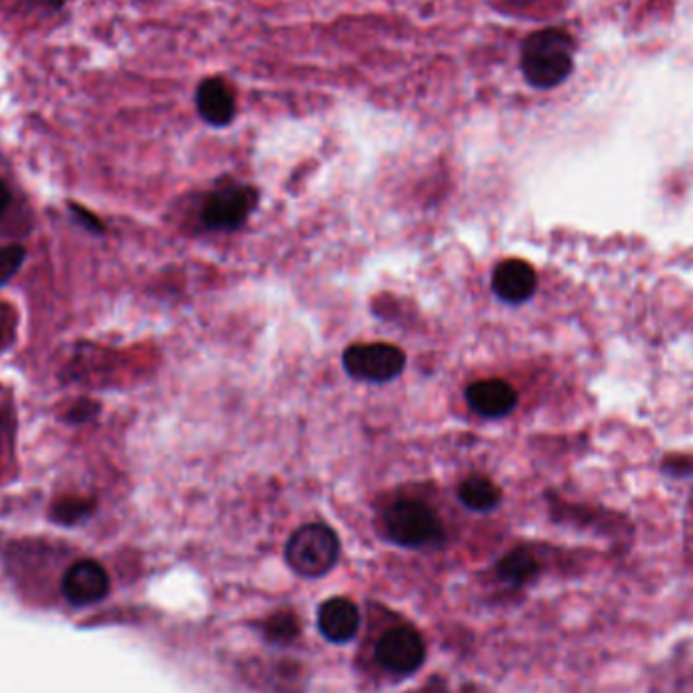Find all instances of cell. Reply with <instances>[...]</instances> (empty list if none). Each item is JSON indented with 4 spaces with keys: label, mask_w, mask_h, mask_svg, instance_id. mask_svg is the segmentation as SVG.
<instances>
[{
    "label": "cell",
    "mask_w": 693,
    "mask_h": 693,
    "mask_svg": "<svg viewBox=\"0 0 693 693\" xmlns=\"http://www.w3.org/2000/svg\"><path fill=\"white\" fill-rule=\"evenodd\" d=\"M61 589L71 604L86 606L104 599L110 589V578L102 564L93 560H81L66 572Z\"/></svg>",
    "instance_id": "7"
},
{
    "label": "cell",
    "mask_w": 693,
    "mask_h": 693,
    "mask_svg": "<svg viewBox=\"0 0 693 693\" xmlns=\"http://www.w3.org/2000/svg\"><path fill=\"white\" fill-rule=\"evenodd\" d=\"M23 262L24 250L21 245H0V287L19 272Z\"/></svg>",
    "instance_id": "14"
},
{
    "label": "cell",
    "mask_w": 693,
    "mask_h": 693,
    "mask_svg": "<svg viewBox=\"0 0 693 693\" xmlns=\"http://www.w3.org/2000/svg\"><path fill=\"white\" fill-rule=\"evenodd\" d=\"M31 2L41 9H47V11H59L66 4V0H31Z\"/></svg>",
    "instance_id": "19"
},
{
    "label": "cell",
    "mask_w": 693,
    "mask_h": 693,
    "mask_svg": "<svg viewBox=\"0 0 693 693\" xmlns=\"http://www.w3.org/2000/svg\"><path fill=\"white\" fill-rule=\"evenodd\" d=\"M499 574L511 584H523L538 574V562L533 560L532 554L518 550L501 560Z\"/></svg>",
    "instance_id": "13"
},
{
    "label": "cell",
    "mask_w": 693,
    "mask_h": 693,
    "mask_svg": "<svg viewBox=\"0 0 693 693\" xmlns=\"http://www.w3.org/2000/svg\"><path fill=\"white\" fill-rule=\"evenodd\" d=\"M90 509H92V503H88V501L68 499V501H61L56 508V520L61 521V523H76L83 515H88Z\"/></svg>",
    "instance_id": "16"
},
{
    "label": "cell",
    "mask_w": 693,
    "mask_h": 693,
    "mask_svg": "<svg viewBox=\"0 0 693 693\" xmlns=\"http://www.w3.org/2000/svg\"><path fill=\"white\" fill-rule=\"evenodd\" d=\"M9 201H11V193H9V187L4 185L0 181V215L4 213V209L9 208Z\"/></svg>",
    "instance_id": "20"
},
{
    "label": "cell",
    "mask_w": 693,
    "mask_h": 693,
    "mask_svg": "<svg viewBox=\"0 0 693 693\" xmlns=\"http://www.w3.org/2000/svg\"><path fill=\"white\" fill-rule=\"evenodd\" d=\"M574 70V39L562 29H543L521 47V71L538 90L564 83Z\"/></svg>",
    "instance_id": "1"
},
{
    "label": "cell",
    "mask_w": 693,
    "mask_h": 693,
    "mask_svg": "<svg viewBox=\"0 0 693 693\" xmlns=\"http://www.w3.org/2000/svg\"><path fill=\"white\" fill-rule=\"evenodd\" d=\"M385 528L393 542L404 548H428L442 540L439 515L420 501H398L385 513Z\"/></svg>",
    "instance_id": "3"
},
{
    "label": "cell",
    "mask_w": 693,
    "mask_h": 693,
    "mask_svg": "<svg viewBox=\"0 0 693 693\" xmlns=\"http://www.w3.org/2000/svg\"><path fill=\"white\" fill-rule=\"evenodd\" d=\"M93 410H96V408H93L92 404H88V402H86V404L76 405V408L71 410V420L83 422V420H88V416H92Z\"/></svg>",
    "instance_id": "17"
},
{
    "label": "cell",
    "mask_w": 693,
    "mask_h": 693,
    "mask_svg": "<svg viewBox=\"0 0 693 693\" xmlns=\"http://www.w3.org/2000/svg\"><path fill=\"white\" fill-rule=\"evenodd\" d=\"M535 289H538V277L528 262L505 260L495 268L493 290L501 301L520 304L532 299Z\"/></svg>",
    "instance_id": "9"
},
{
    "label": "cell",
    "mask_w": 693,
    "mask_h": 693,
    "mask_svg": "<svg viewBox=\"0 0 693 693\" xmlns=\"http://www.w3.org/2000/svg\"><path fill=\"white\" fill-rule=\"evenodd\" d=\"M73 211H76V215H78V218H80L81 215V221H86V223H88V225H90L92 230H102L100 221L96 220L92 213H88V211H83V209L81 208H76V205H73Z\"/></svg>",
    "instance_id": "18"
},
{
    "label": "cell",
    "mask_w": 693,
    "mask_h": 693,
    "mask_svg": "<svg viewBox=\"0 0 693 693\" xmlns=\"http://www.w3.org/2000/svg\"><path fill=\"white\" fill-rule=\"evenodd\" d=\"M511 2H518V4H530L533 0H511Z\"/></svg>",
    "instance_id": "21"
},
{
    "label": "cell",
    "mask_w": 693,
    "mask_h": 693,
    "mask_svg": "<svg viewBox=\"0 0 693 693\" xmlns=\"http://www.w3.org/2000/svg\"><path fill=\"white\" fill-rule=\"evenodd\" d=\"M361 616L355 602L349 599H331L319 611V629L324 639L333 643H349L358 635Z\"/></svg>",
    "instance_id": "11"
},
{
    "label": "cell",
    "mask_w": 693,
    "mask_h": 693,
    "mask_svg": "<svg viewBox=\"0 0 693 693\" xmlns=\"http://www.w3.org/2000/svg\"><path fill=\"white\" fill-rule=\"evenodd\" d=\"M378 659L385 670L398 675H410L422 667L426 659V643L416 629L395 626L380 639Z\"/></svg>",
    "instance_id": "6"
},
{
    "label": "cell",
    "mask_w": 693,
    "mask_h": 693,
    "mask_svg": "<svg viewBox=\"0 0 693 693\" xmlns=\"http://www.w3.org/2000/svg\"><path fill=\"white\" fill-rule=\"evenodd\" d=\"M462 505L473 511H491L501 503V489L483 476H471L459 489Z\"/></svg>",
    "instance_id": "12"
},
{
    "label": "cell",
    "mask_w": 693,
    "mask_h": 693,
    "mask_svg": "<svg viewBox=\"0 0 693 693\" xmlns=\"http://www.w3.org/2000/svg\"><path fill=\"white\" fill-rule=\"evenodd\" d=\"M346 373L355 380L388 383L400 378L405 368V353L390 343H358L343 353Z\"/></svg>",
    "instance_id": "4"
},
{
    "label": "cell",
    "mask_w": 693,
    "mask_h": 693,
    "mask_svg": "<svg viewBox=\"0 0 693 693\" xmlns=\"http://www.w3.org/2000/svg\"><path fill=\"white\" fill-rule=\"evenodd\" d=\"M255 203L258 191L252 187H225L208 197L203 208V221L213 230H238L250 218Z\"/></svg>",
    "instance_id": "5"
},
{
    "label": "cell",
    "mask_w": 693,
    "mask_h": 693,
    "mask_svg": "<svg viewBox=\"0 0 693 693\" xmlns=\"http://www.w3.org/2000/svg\"><path fill=\"white\" fill-rule=\"evenodd\" d=\"M197 110L211 127H228L235 116V96L221 78L201 81L195 93Z\"/></svg>",
    "instance_id": "8"
},
{
    "label": "cell",
    "mask_w": 693,
    "mask_h": 693,
    "mask_svg": "<svg viewBox=\"0 0 693 693\" xmlns=\"http://www.w3.org/2000/svg\"><path fill=\"white\" fill-rule=\"evenodd\" d=\"M267 633L270 639H274L278 643H287L299 633V623L290 614H278L268 623Z\"/></svg>",
    "instance_id": "15"
},
{
    "label": "cell",
    "mask_w": 693,
    "mask_h": 693,
    "mask_svg": "<svg viewBox=\"0 0 693 693\" xmlns=\"http://www.w3.org/2000/svg\"><path fill=\"white\" fill-rule=\"evenodd\" d=\"M341 554L337 533L323 523H307L287 543L289 566L304 578H321L335 568Z\"/></svg>",
    "instance_id": "2"
},
{
    "label": "cell",
    "mask_w": 693,
    "mask_h": 693,
    "mask_svg": "<svg viewBox=\"0 0 693 693\" xmlns=\"http://www.w3.org/2000/svg\"><path fill=\"white\" fill-rule=\"evenodd\" d=\"M471 410L483 418H503L518 405V393L503 380H483L466 390Z\"/></svg>",
    "instance_id": "10"
}]
</instances>
